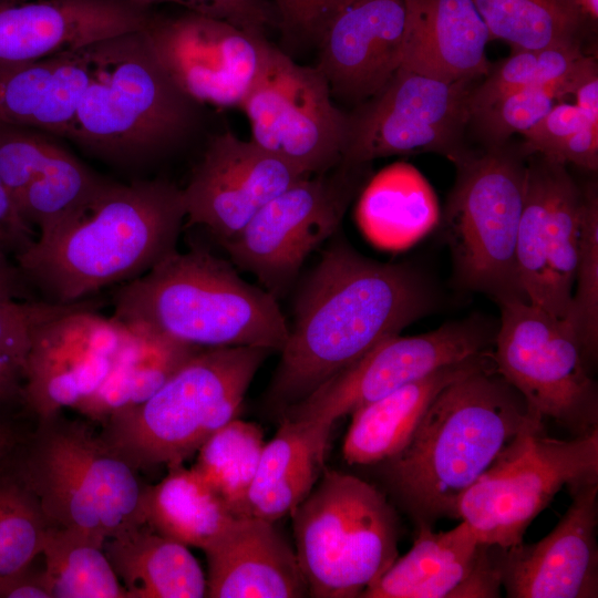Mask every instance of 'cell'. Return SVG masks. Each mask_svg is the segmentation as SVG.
Instances as JSON below:
<instances>
[{
  "label": "cell",
  "instance_id": "1",
  "mask_svg": "<svg viewBox=\"0 0 598 598\" xmlns=\"http://www.w3.org/2000/svg\"><path fill=\"white\" fill-rule=\"evenodd\" d=\"M432 308V290L411 266L377 261L333 239L296 300L270 402L282 413Z\"/></svg>",
  "mask_w": 598,
  "mask_h": 598
},
{
  "label": "cell",
  "instance_id": "2",
  "mask_svg": "<svg viewBox=\"0 0 598 598\" xmlns=\"http://www.w3.org/2000/svg\"><path fill=\"white\" fill-rule=\"evenodd\" d=\"M543 419L494 362L446 385L403 448L381 462L384 480L416 526L457 519L463 494Z\"/></svg>",
  "mask_w": 598,
  "mask_h": 598
},
{
  "label": "cell",
  "instance_id": "3",
  "mask_svg": "<svg viewBox=\"0 0 598 598\" xmlns=\"http://www.w3.org/2000/svg\"><path fill=\"white\" fill-rule=\"evenodd\" d=\"M185 218L182 189L174 184L111 181L14 261L43 300L75 303L142 276L176 250Z\"/></svg>",
  "mask_w": 598,
  "mask_h": 598
},
{
  "label": "cell",
  "instance_id": "4",
  "mask_svg": "<svg viewBox=\"0 0 598 598\" xmlns=\"http://www.w3.org/2000/svg\"><path fill=\"white\" fill-rule=\"evenodd\" d=\"M112 318L134 331L207 349L281 351L289 326L272 293L206 250L177 249L114 295Z\"/></svg>",
  "mask_w": 598,
  "mask_h": 598
},
{
  "label": "cell",
  "instance_id": "5",
  "mask_svg": "<svg viewBox=\"0 0 598 598\" xmlns=\"http://www.w3.org/2000/svg\"><path fill=\"white\" fill-rule=\"evenodd\" d=\"M199 106L171 80L142 30L91 45V73L66 138L112 162L158 155L195 127Z\"/></svg>",
  "mask_w": 598,
  "mask_h": 598
},
{
  "label": "cell",
  "instance_id": "6",
  "mask_svg": "<svg viewBox=\"0 0 598 598\" xmlns=\"http://www.w3.org/2000/svg\"><path fill=\"white\" fill-rule=\"evenodd\" d=\"M271 352L262 347L199 350L150 399L105 421L102 439L136 471L183 464L235 419Z\"/></svg>",
  "mask_w": 598,
  "mask_h": 598
},
{
  "label": "cell",
  "instance_id": "7",
  "mask_svg": "<svg viewBox=\"0 0 598 598\" xmlns=\"http://www.w3.org/2000/svg\"><path fill=\"white\" fill-rule=\"evenodd\" d=\"M16 474L49 526L104 543L145 523L136 470L81 421L40 422Z\"/></svg>",
  "mask_w": 598,
  "mask_h": 598
},
{
  "label": "cell",
  "instance_id": "8",
  "mask_svg": "<svg viewBox=\"0 0 598 598\" xmlns=\"http://www.w3.org/2000/svg\"><path fill=\"white\" fill-rule=\"evenodd\" d=\"M290 515L309 597H361L399 556L394 508L357 476L324 468Z\"/></svg>",
  "mask_w": 598,
  "mask_h": 598
},
{
  "label": "cell",
  "instance_id": "9",
  "mask_svg": "<svg viewBox=\"0 0 598 598\" xmlns=\"http://www.w3.org/2000/svg\"><path fill=\"white\" fill-rule=\"evenodd\" d=\"M501 145L463 152L448 198L443 231L458 281L496 301L524 299L516 264L527 163Z\"/></svg>",
  "mask_w": 598,
  "mask_h": 598
},
{
  "label": "cell",
  "instance_id": "10",
  "mask_svg": "<svg viewBox=\"0 0 598 598\" xmlns=\"http://www.w3.org/2000/svg\"><path fill=\"white\" fill-rule=\"evenodd\" d=\"M497 302L495 370L543 420L551 419L573 437L597 431L598 389L571 326L520 298Z\"/></svg>",
  "mask_w": 598,
  "mask_h": 598
},
{
  "label": "cell",
  "instance_id": "11",
  "mask_svg": "<svg viewBox=\"0 0 598 598\" xmlns=\"http://www.w3.org/2000/svg\"><path fill=\"white\" fill-rule=\"evenodd\" d=\"M598 482V430L570 440L544 426L520 436L461 497L457 519L480 542L508 548L563 488Z\"/></svg>",
  "mask_w": 598,
  "mask_h": 598
},
{
  "label": "cell",
  "instance_id": "12",
  "mask_svg": "<svg viewBox=\"0 0 598 598\" xmlns=\"http://www.w3.org/2000/svg\"><path fill=\"white\" fill-rule=\"evenodd\" d=\"M365 165L307 175L270 199L233 237L220 241L233 261L272 295L295 278L305 259L333 236L359 192Z\"/></svg>",
  "mask_w": 598,
  "mask_h": 598
},
{
  "label": "cell",
  "instance_id": "13",
  "mask_svg": "<svg viewBox=\"0 0 598 598\" xmlns=\"http://www.w3.org/2000/svg\"><path fill=\"white\" fill-rule=\"evenodd\" d=\"M470 81H445L400 66L372 97L348 113L341 163L435 152L455 161L471 121Z\"/></svg>",
  "mask_w": 598,
  "mask_h": 598
},
{
  "label": "cell",
  "instance_id": "14",
  "mask_svg": "<svg viewBox=\"0 0 598 598\" xmlns=\"http://www.w3.org/2000/svg\"><path fill=\"white\" fill-rule=\"evenodd\" d=\"M240 109L250 123V141L303 175L324 173L341 163L348 113L333 103L317 65L297 64L272 47Z\"/></svg>",
  "mask_w": 598,
  "mask_h": 598
},
{
  "label": "cell",
  "instance_id": "15",
  "mask_svg": "<svg viewBox=\"0 0 598 598\" xmlns=\"http://www.w3.org/2000/svg\"><path fill=\"white\" fill-rule=\"evenodd\" d=\"M142 31L171 80L200 106L241 107L274 47L264 34L190 11L152 13Z\"/></svg>",
  "mask_w": 598,
  "mask_h": 598
},
{
  "label": "cell",
  "instance_id": "16",
  "mask_svg": "<svg viewBox=\"0 0 598 598\" xmlns=\"http://www.w3.org/2000/svg\"><path fill=\"white\" fill-rule=\"evenodd\" d=\"M494 337L472 320L451 322L417 336L389 337L281 416L333 425L340 417L442 367L492 351Z\"/></svg>",
  "mask_w": 598,
  "mask_h": 598
},
{
  "label": "cell",
  "instance_id": "17",
  "mask_svg": "<svg viewBox=\"0 0 598 598\" xmlns=\"http://www.w3.org/2000/svg\"><path fill=\"white\" fill-rule=\"evenodd\" d=\"M516 264L525 300L565 318L574 289L584 193L566 165L529 155Z\"/></svg>",
  "mask_w": 598,
  "mask_h": 598
},
{
  "label": "cell",
  "instance_id": "18",
  "mask_svg": "<svg viewBox=\"0 0 598 598\" xmlns=\"http://www.w3.org/2000/svg\"><path fill=\"white\" fill-rule=\"evenodd\" d=\"M130 330L93 301L41 324L22 370V401L39 421L89 398L110 373Z\"/></svg>",
  "mask_w": 598,
  "mask_h": 598
},
{
  "label": "cell",
  "instance_id": "19",
  "mask_svg": "<svg viewBox=\"0 0 598 598\" xmlns=\"http://www.w3.org/2000/svg\"><path fill=\"white\" fill-rule=\"evenodd\" d=\"M303 176L252 141L226 131L210 138L182 189L185 220L204 226L220 243L240 231L264 205Z\"/></svg>",
  "mask_w": 598,
  "mask_h": 598
},
{
  "label": "cell",
  "instance_id": "20",
  "mask_svg": "<svg viewBox=\"0 0 598 598\" xmlns=\"http://www.w3.org/2000/svg\"><path fill=\"white\" fill-rule=\"evenodd\" d=\"M569 494L568 509L547 536L502 549L501 582L507 597H598V482Z\"/></svg>",
  "mask_w": 598,
  "mask_h": 598
},
{
  "label": "cell",
  "instance_id": "21",
  "mask_svg": "<svg viewBox=\"0 0 598 598\" xmlns=\"http://www.w3.org/2000/svg\"><path fill=\"white\" fill-rule=\"evenodd\" d=\"M502 549L480 542L463 520L440 533L419 526L411 549L360 598L499 597Z\"/></svg>",
  "mask_w": 598,
  "mask_h": 598
},
{
  "label": "cell",
  "instance_id": "22",
  "mask_svg": "<svg viewBox=\"0 0 598 598\" xmlns=\"http://www.w3.org/2000/svg\"><path fill=\"white\" fill-rule=\"evenodd\" d=\"M405 30V0H349L318 44L332 97L360 104L375 95L401 65Z\"/></svg>",
  "mask_w": 598,
  "mask_h": 598
},
{
  "label": "cell",
  "instance_id": "23",
  "mask_svg": "<svg viewBox=\"0 0 598 598\" xmlns=\"http://www.w3.org/2000/svg\"><path fill=\"white\" fill-rule=\"evenodd\" d=\"M152 16L124 0H25L0 4V65L41 60L142 30Z\"/></svg>",
  "mask_w": 598,
  "mask_h": 598
},
{
  "label": "cell",
  "instance_id": "24",
  "mask_svg": "<svg viewBox=\"0 0 598 598\" xmlns=\"http://www.w3.org/2000/svg\"><path fill=\"white\" fill-rule=\"evenodd\" d=\"M203 551L210 598L308 596L296 550L275 522L236 517Z\"/></svg>",
  "mask_w": 598,
  "mask_h": 598
},
{
  "label": "cell",
  "instance_id": "25",
  "mask_svg": "<svg viewBox=\"0 0 598 598\" xmlns=\"http://www.w3.org/2000/svg\"><path fill=\"white\" fill-rule=\"evenodd\" d=\"M402 68L445 81L488 74L489 34L472 0H405Z\"/></svg>",
  "mask_w": 598,
  "mask_h": 598
},
{
  "label": "cell",
  "instance_id": "26",
  "mask_svg": "<svg viewBox=\"0 0 598 598\" xmlns=\"http://www.w3.org/2000/svg\"><path fill=\"white\" fill-rule=\"evenodd\" d=\"M91 73V45L0 65V123L66 137Z\"/></svg>",
  "mask_w": 598,
  "mask_h": 598
},
{
  "label": "cell",
  "instance_id": "27",
  "mask_svg": "<svg viewBox=\"0 0 598 598\" xmlns=\"http://www.w3.org/2000/svg\"><path fill=\"white\" fill-rule=\"evenodd\" d=\"M332 426L281 417L277 433L264 445L246 494L244 516L276 522L291 514L324 470Z\"/></svg>",
  "mask_w": 598,
  "mask_h": 598
},
{
  "label": "cell",
  "instance_id": "28",
  "mask_svg": "<svg viewBox=\"0 0 598 598\" xmlns=\"http://www.w3.org/2000/svg\"><path fill=\"white\" fill-rule=\"evenodd\" d=\"M492 362L489 351L442 367L353 411L342 445L344 461L351 465H368L395 455L446 385Z\"/></svg>",
  "mask_w": 598,
  "mask_h": 598
},
{
  "label": "cell",
  "instance_id": "29",
  "mask_svg": "<svg viewBox=\"0 0 598 598\" xmlns=\"http://www.w3.org/2000/svg\"><path fill=\"white\" fill-rule=\"evenodd\" d=\"M365 238L385 250H402L427 235L440 220L436 195L411 164L396 162L364 186L355 209Z\"/></svg>",
  "mask_w": 598,
  "mask_h": 598
},
{
  "label": "cell",
  "instance_id": "30",
  "mask_svg": "<svg viewBox=\"0 0 598 598\" xmlns=\"http://www.w3.org/2000/svg\"><path fill=\"white\" fill-rule=\"evenodd\" d=\"M103 549L128 598L206 596V577L187 546L145 523L106 538Z\"/></svg>",
  "mask_w": 598,
  "mask_h": 598
},
{
  "label": "cell",
  "instance_id": "31",
  "mask_svg": "<svg viewBox=\"0 0 598 598\" xmlns=\"http://www.w3.org/2000/svg\"><path fill=\"white\" fill-rule=\"evenodd\" d=\"M130 330L102 384L74 409L104 423L111 416L150 399L200 348Z\"/></svg>",
  "mask_w": 598,
  "mask_h": 598
},
{
  "label": "cell",
  "instance_id": "32",
  "mask_svg": "<svg viewBox=\"0 0 598 598\" xmlns=\"http://www.w3.org/2000/svg\"><path fill=\"white\" fill-rule=\"evenodd\" d=\"M145 524L184 545L207 547L236 516L225 501L193 468L168 467L157 484L146 486Z\"/></svg>",
  "mask_w": 598,
  "mask_h": 598
},
{
  "label": "cell",
  "instance_id": "33",
  "mask_svg": "<svg viewBox=\"0 0 598 598\" xmlns=\"http://www.w3.org/2000/svg\"><path fill=\"white\" fill-rule=\"evenodd\" d=\"M41 554L52 598H128L103 549V542L49 526Z\"/></svg>",
  "mask_w": 598,
  "mask_h": 598
},
{
  "label": "cell",
  "instance_id": "34",
  "mask_svg": "<svg viewBox=\"0 0 598 598\" xmlns=\"http://www.w3.org/2000/svg\"><path fill=\"white\" fill-rule=\"evenodd\" d=\"M491 40L514 51L542 50L577 42L585 19L576 0H472Z\"/></svg>",
  "mask_w": 598,
  "mask_h": 598
},
{
  "label": "cell",
  "instance_id": "35",
  "mask_svg": "<svg viewBox=\"0 0 598 598\" xmlns=\"http://www.w3.org/2000/svg\"><path fill=\"white\" fill-rule=\"evenodd\" d=\"M110 182L59 144L16 205L41 237L90 204Z\"/></svg>",
  "mask_w": 598,
  "mask_h": 598
},
{
  "label": "cell",
  "instance_id": "36",
  "mask_svg": "<svg viewBox=\"0 0 598 598\" xmlns=\"http://www.w3.org/2000/svg\"><path fill=\"white\" fill-rule=\"evenodd\" d=\"M264 445V434L257 424L235 417L197 451V461L192 467L236 516H244L246 494Z\"/></svg>",
  "mask_w": 598,
  "mask_h": 598
},
{
  "label": "cell",
  "instance_id": "37",
  "mask_svg": "<svg viewBox=\"0 0 598 598\" xmlns=\"http://www.w3.org/2000/svg\"><path fill=\"white\" fill-rule=\"evenodd\" d=\"M578 42L542 50L514 51L486 80L472 89L470 115L488 106L504 95L528 87H555L561 99L567 95V83L585 59Z\"/></svg>",
  "mask_w": 598,
  "mask_h": 598
},
{
  "label": "cell",
  "instance_id": "38",
  "mask_svg": "<svg viewBox=\"0 0 598 598\" xmlns=\"http://www.w3.org/2000/svg\"><path fill=\"white\" fill-rule=\"evenodd\" d=\"M1 470L0 585L41 554L49 527L37 498L18 475L2 474Z\"/></svg>",
  "mask_w": 598,
  "mask_h": 598
},
{
  "label": "cell",
  "instance_id": "39",
  "mask_svg": "<svg viewBox=\"0 0 598 598\" xmlns=\"http://www.w3.org/2000/svg\"><path fill=\"white\" fill-rule=\"evenodd\" d=\"M574 286L564 319L575 330L589 364L598 347V197L594 187L584 193Z\"/></svg>",
  "mask_w": 598,
  "mask_h": 598
},
{
  "label": "cell",
  "instance_id": "40",
  "mask_svg": "<svg viewBox=\"0 0 598 598\" xmlns=\"http://www.w3.org/2000/svg\"><path fill=\"white\" fill-rule=\"evenodd\" d=\"M560 93L555 87H528L496 100L471 116L489 145L504 144L512 135H524L553 107Z\"/></svg>",
  "mask_w": 598,
  "mask_h": 598
},
{
  "label": "cell",
  "instance_id": "41",
  "mask_svg": "<svg viewBox=\"0 0 598 598\" xmlns=\"http://www.w3.org/2000/svg\"><path fill=\"white\" fill-rule=\"evenodd\" d=\"M86 302L87 300H82L71 305H60L43 299L0 300V355L11 359L23 370L35 329Z\"/></svg>",
  "mask_w": 598,
  "mask_h": 598
},
{
  "label": "cell",
  "instance_id": "42",
  "mask_svg": "<svg viewBox=\"0 0 598 598\" xmlns=\"http://www.w3.org/2000/svg\"><path fill=\"white\" fill-rule=\"evenodd\" d=\"M150 9L162 3L177 4L186 11L220 19L245 31L264 34L268 28H277L276 12L268 0H124Z\"/></svg>",
  "mask_w": 598,
  "mask_h": 598
},
{
  "label": "cell",
  "instance_id": "43",
  "mask_svg": "<svg viewBox=\"0 0 598 598\" xmlns=\"http://www.w3.org/2000/svg\"><path fill=\"white\" fill-rule=\"evenodd\" d=\"M589 124L598 125V121L588 117L575 104H554L547 114L524 134L522 152L561 164V154L569 140Z\"/></svg>",
  "mask_w": 598,
  "mask_h": 598
},
{
  "label": "cell",
  "instance_id": "44",
  "mask_svg": "<svg viewBox=\"0 0 598 598\" xmlns=\"http://www.w3.org/2000/svg\"><path fill=\"white\" fill-rule=\"evenodd\" d=\"M289 39L319 44L336 13L349 0H268Z\"/></svg>",
  "mask_w": 598,
  "mask_h": 598
},
{
  "label": "cell",
  "instance_id": "45",
  "mask_svg": "<svg viewBox=\"0 0 598 598\" xmlns=\"http://www.w3.org/2000/svg\"><path fill=\"white\" fill-rule=\"evenodd\" d=\"M37 237L38 233L22 218L0 177V248L14 259Z\"/></svg>",
  "mask_w": 598,
  "mask_h": 598
},
{
  "label": "cell",
  "instance_id": "46",
  "mask_svg": "<svg viewBox=\"0 0 598 598\" xmlns=\"http://www.w3.org/2000/svg\"><path fill=\"white\" fill-rule=\"evenodd\" d=\"M0 598H52L43 570L30 566L0 585Z\"/></svg>",
  "mask_w": 598,
  "mask_h": 598
},
{
  "label": "cell",
  "instance_id": "47",
  "mask_svg": "<svg viewBox=\"0 0 598 598\" xmlns=\"http://www.w3.org/2000/svg\"><path fill=\"white\" fill-rule=\"evenodd\" d=\"M35 299L32 288L14 259L0 248V300L23 301Z\"/></svg>",
  "mask_w": 598,
  "mask_h": 598
},
{
  "label": "cell",
  "instance_id": "48",
  "mask_svg": "<svg viewBox=\"0 0 598 598\" xmlns=\"http://www.w3.org/2000/svg\"><path fill=\"white\" fill-rule=\"evenodd\" d=\"M22 400V369L9 358L0 355V406Z\"/></svg>",
  "mask_w": 598,
  "mask_h": 598
},
{
  "label": "cell",
  "instance_id": "49",
  "mask_svg": "<svg viewBox=\"0 0 598 598\" xmlns=\"http://www.w3.org/2000/svg\"><path fill=\"white\" fill-rule=\"evenodd\" d=\"M16 442V435L12 430L3 424H0V470L2 468L3 462L10 452H12Z\"/></svg>",
  "mask_w": 598,
  "mask_h": 598
},
{
  "label": "cell",
  "instance_id": "50",
  "mask_svg": "<svg viewBox=\"0 0 598 598\" xmlns=\"http://www.w3.org/2000/svg\"><path fill=\"white\" fill-rule=\"evenodd\" d=\"M584 19L596 21L598 17V0H576Z\"/></svg>",
  "mask_w": 598,
  "mask_h": 598
},
{
  "label": "cell",
  "instance_id": "51",
  "mask_svg": "<svg viewBox=\"0 0 598 598\" xmlns=\"http://www.w3.org/2000/svg\"><path fill=\"white\" fill-rule=\"evenodd\" d=\"M21 1H25V0H0V4L16 3V2H21Z\"/></svg>",
  "mask_w": 598,
  "mask_h": 598
}]
</instances>
